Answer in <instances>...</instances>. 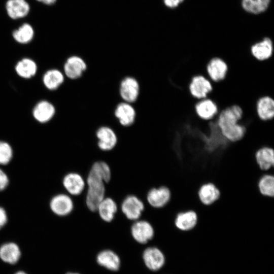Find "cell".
Segmentation results:
<instances>
[{
    "label": "cell",
    "instance_id": "obj_6",
    "mask_svg": "<svg viewBox=\"0 0 274 274\" xmlns=\"http://www.w3.org/2000/svg\"><path fill=\"white\" fill-rule=\"evenodd\" d=\"M96 145L102 152H110L117 146L119 138L116 131L110 126L101 125L95 131Z\"/></svg>",
    "mask_w": 274,
    "mask_h": 274
},
{
    "label": "cell",
    "instance_id": "obj_4",
    "mask_svg": "<svg viewBox=\"0 0 274 274\" xmlns=\"http://www.w3.org/2000/svg\"><path fill=\"white\" fill-rule=\"evenodd\" d=\"M130 233L132 239L140 244H146L155 236V229L150 222L140 218L132 222Z\"/></svg>",
    "mask_w": 274,
    "mask_h": 274
},
{
    "label": "cell",
    "instance_id": "obj_35",
    "mask_svg": "<svg viewBox=\"0 0 274 274\" xmlns=\"http://www.w3.org/2000/svg\"><path fill=\"white\" fill-rule=\"evenodd\" d=\"M37 1L42 3L46 5H51L55 3L56 0H37Z\"/></svg>",
    "mask_w": 274,
    "mask_h": 274
},
{
    "label": "cell",
    "instance_id": "obj_3",
    "mask_svg": "<svg viewBox=\"0 0 274 274\" xmlns=\"http://www.w3.org/2000/svg\"><path fill=\"white\" fill-rule=\"evenodd\" d=\"M119 211L129 221L140 219L145 208V202L133 194L125 196L119 205Z\"/></svg>",
    "mask_w": 274,
    "mask_h": 274
},
{
    "label": "cell",
    "instance_id": "obj_21",
    "mask_svg": "<svg viewBox=\"0 0 274 274\" xmlns=\"http://www.w3.org/2000/svg\"><path fill=\"white\" fill-rule=\"evenodd\" d=\"M220 191L212 183L202 185L198 191V196L200 202L206 206H210L216 202L220 196Z\"/></svg>",
    "mask_w": 274,
    "mask_h": 274
},
{
    "label": "cell",
    "instance_id": "obj_8",
    "mask_svg": "<svg viewBox=\"0 0 274 274\" xmlns=\"http://www.w3.org/2000/svg\"><path fill=\"white\" fill-rule=\"evenodd\" d=\"M140 85L134 77L127 76L120 81L119 94L122 101L130 104L136 102L140 94Z\"/></svg>",
    "mask_w": 274,
    "mask_h": 274
},
{
    "label": "cell",
    "instance_id": "obj_1",
    "mask_svg": "<svg viewBox=\"0 0 274 274\" xmlns=\"http://www.w3.org/2000/svg\"><path fill=\"white\" fill-rule=\"evenodd\" d=\"M111 177V168L105 161L97 160L92 164L85 178L84 192L85 203L90 211L96 212L98 204L106 196V184Z\"/></svg>",
    "mask_w": 274,
    "mask_h": 274
},
{
    "label": "cell",
    "instance_id": "obj_11",
    "mask_svg": "<svg viewBox=\"0 0 274 274\" xmlns=\"http://www.w3.org/2000/svg\"><path fill=\"white\" fill-rule=\"evenodd\" d=\"M114 115L119 124L126 127L132 126L136 118V112L132 104L123 101L116 105Z\"/></svg>",
    "mask_w": 274,
    "mask_h": 274
},
{
    "label": "cell",
    "instance_id": "obj_18",
    "mask_svg": "<svg viewBox=\"0 0 274 274\" xmlns=\"http://www.w3.org/2000/svg\"><path fill=\"white\" fill-rule=\"evenodd\" d=\"M198 217L196 213L189 210L178 213L174 220V225L179 230L184 231H189L196 225Z\"/></svg>",
    "mask_w": 274,
    "mask_h": 274
},
{
    "label": "cell",
    "instance_id": "obj_30",
    "mask_svg": "<svg viewBox=\"0 0 274 274\" xmlns=\"http://www.w3.org/2000/svg\"><path fill=\"white\" fill-rule=\"evenodd\" d=\"M270 0H242V6L247 12L259 14L267 8Z\"/></svg>",
    "mask_w": 274,
    "mask_h": 274
},
{
    "label": "cell",
    "instance_id": "obj_15",
    "mask_svg": "<svg viewBox=\"0 0 274 274\" xmlns=\"http://www.w3.org/2000/svg\"><path fill=\"white\" fill-rule=\"evenodd\" d=\"M55 113L54 106L47 100H42L38 102L32 111L33 118L42 124L49 122L54 117Z\"/></svg>",
    "mask_w": 274,
    "mask_h": 274
},
{
    "label": "cell",
    "instance_id": "obj_13",
    "mask_svg": "<svg viewBox=\"0 0 274 274\" xmlns=\"http://www.w3.org/2000/svg\"><path fill=\"white\" fill-rule=\"evenodd\" d=\"M119 210V205L112 197L106 196L99 203L96 212L101 220L112 222Z\"/></svg>",
    "mask_w": 274,
    "mask_h": 274
},
{
    "label": "cell",
    "instance_id": "obj_17",
    "mask_svg": "<svg viewBox=\"0 0 274 274\" xmlns=\"http://www.w3.org/2000/svg\"><path fill=\"white\" fill-rule=\"evenodd\" d=\"M194 110L197 116L204 120L213 118L219 112L216 104L209 98L197 101L194 105Z\"/></svg>",
    "mask_w": 274,
    "mask_h": 274
},
{
    "label": "cell",
    "instance_id": "obj_16",
    "mask_svg": "<svg viewBox=\"0 0 274 274\" xmlns=\"http://www.w3.org/2000/svg\"><path fill=\"white\" fill-rule=\"evenodd\" d=\"M143 259L146 266L152 270H157L164 263V256L158 248L149 247L143 252Z\"/></svg>",
    "mask_w": 274,
    "mask_h": 274
},
{
    "label": "cell",
    "instance_id": "obj_5",
    "mask_svg": "<svg viewBox=\"0 0 274 274\" xmlns=\"http://www.w3.org/2000/svg\"><path fill=\"white\" fill-rule=\"evenodd\" d=\"M172 198V192L166 185L151 188L147 191L145 203L150 207L159 209L168 204Z\"/></svg>",
    "mask_w": 274,
    "mask_h": 274
},
{
    "label": "cell",
    "instance_id": "obj_20",
    "mask_svg": "<svg viewBox=\"0 0 274 274\" xmlns=\"http://www.w3.org/2000/svg\"><path fill=\"white\" fill-rule=\"evenodd\" d=\"M65 76L62 72L57 68H51L44 73L42 81L48 90L54 91L58 89L64 83Z\"/></svg>",
    "mask_w": 274,
    "mask_h": 274
},
{
    "label": "cell",
    "instance_id": "obj_14",
    "mask_svg": "<svg viewBox=\"0 0 274 274\" xmlns=\"http://www.w3.org/2000/svg\"><path fill=\"white\" fill-rule=\"evenodd\" d=\"M206 68L208 79L212 81L211 82H218L225 78L228 65L222 59L214 57L207 64Z\"/></svg>",
    "mask_w": 274,
    "mask_h": 274
},
{
    "label": "cell",
    "instance_id": "obj_24",
    "mask_svg": "<svg viewBox=\"0 0 274 274\" xmlns=\"http://www.w3.org/2000/svg\"><path fill=\"white\" fill-rule=\"evenodd\" d=\"M255 157L258 166L262 170H269L273 166L274 152L270 147L264 146L258 149L255 154Z\"/></svg>",
    "mask_w": 274,
    "mask_h": 274
},
{
    "label": "cell",
    "instance_id": "obj_10",
    "mask_svg": "<svg viewBox=\"0 0 274 274\" xmlns=\"http://www.w3.org/2000/svg\"><path fill=\"white\" fill-rule=\"evenodd\" d=\"M88 65L81 57L73 55L68 57L63 66L65 77L72 80L80 79L87 71Z\"/></svg>",
    "mask_w": 274,
    "mask_h": 274
},
{
    "label": "cell",
    "instance_id": "obj_27",
    "mask_svg": "<svg viewBox=\"0 0 274 274\" xmlns=\"http://www.w3.org/2000/svg\"><path fill=\"white\" fill-rule=\"evenodd\" d=\"M97 261L100 265L111 270H117L120 266L118 256L111 250L100 251L97 256Z\"/></svg>",
    "mask_w": 274,
    "mask_h": 274
},
{
    "label": "cell",
    "instance_id": "obj_32",
    "mask_svg": "<svg viewBox=\"0 0 274 274\" xmlns=\"http://www.w3.org/2000/svg\"><path fill=\"white\" fill-rule=\"evenodd\" d=\"M9 183V180L7 175L0 168V191L5 190Z\"/></svg>",
    "mask_w": 274,
    "mask_h": 274
},
{
    "label": "cell",
    "instance_id": "obj_25",
    "mask_svg": "<svg viewBox=\"0 0 274 274\" xmlns=\"http://www.w3.org/2000/svg\"><path fill=\"white\" fill-rule=\"evenodd\" d=\"M251 53L257 60L264 61L272 54L273 46L271 41L268 38L253 45L251 48Z\"/></svg>",
    "mask_w": 274,
    "mask_h": 274
},
{
    "label": "cell",
    "instance_id": "obj_33",
    "mask_svg": "<svg viewBox=\"0 0 274 274\" xmlns=\"http://www.w3.org/2000/svg\"><path fill=\"white\" fill-rule=\"evenodd\" d=\"M7 221V212L3 207H0V229L6 224Z\"/></svg>",
    "mask_w": 274,
    "mask_h": 274
},
{
    "label": "cell",
    "instance_id": "obj_19",
    "mask_svg": "<svg viewBox=\"0 0 274 274\" xmlns=\"http://www.w3.org/2000/svg\"><path fill=\"white\" fill-rule=\"evenodd\" d=\"M256 110L258 118L262 121H268L274 116V100L269 96L259 97L256 104Z\"/></svg>",
    "mask_w": 274,
    "mask_h": 274
},
{
    "label": "cell",
    "instance_id": "obj_31",
    "mask_svg": "<svg viewBox=\"0 0 274 274\" xmlns=\"http://www.w3.org/2000/svg\"><path fill=\"white\" fill-rule=\"evenodd\" d=\"M13 155L11 146L6 141H0V164H8L12 159Z\"/></svg>",
    "mask_w": 274,
    "mask_h": 274
},
{
    "label": "cell",
    "instance_id": "obj_28",
    "mask_svg": "<svg viewBox=\"0 0 274 274\" xmlns=\"http://www.w3.org/2000/svg\"><path fill=\"white\" fill-rule=\"evenodd\" d=\"M12 36L17 42L21 44H26L32 40L34 37V30L29 24L26 23L15 30Z\"/></svg>",
    "mask_w": 274,
    "mask_h": 274
},
{
    "label": "cell",
    "instance_id": "obj_29",
    "mask_svg": "<svg viewBox=\"0 0 274 274\" xmlns=\"http://www.w3.org/2000/svg\"><path fill=\"white\" fill-rule=\"evenodd\" d=\"M258 187L260 193L266 197H272L274 195V177L271 175H265L258 181Z\"/></svg>",
    "mask_w": 274,
    "mask_h": 274
},
{
    "label": "cell",
    "instance_id": "obj_37",
    "mask_svg": "<svg viewBox=\"0 0 274 274\" xmlns=\"http://www.w3.org/2000/svg\"><path fill=\"white\" fill-rule=\"evenodd\" d=\"M66 274H79V273H73V272H68V273H67Z\"/></svg>",
    "mask_w": 274,
    "mask_h": 274
},
{
    "label": "cell",
    "instance_id": "obj_7",
    "mask_svg": "<svg viewBox=\"0 0 274 274\" xmlns=\"http://www.w3.org/2000/svg\"><path fill=\"white\" fill-rule=\"evenodd\" d=\"M62 185L66 193L72 197L82 195L85 191V178L79 173L70 171L62 179Z\"/></svg>",
    "mask_w": 274,
    "mask_h": 274
},
{
    "label": "cell",
    "instance_id": "obj_23",
    "mask_svg": "<svg viewBox=\"0 0 274 274\" xmlns=\"http://www.w3.org/2000/svg\"><path fill=\"white\" fill-rule=\"evenodd\" d=\"M15 71L19 77L29 79L33 77L37 74L38 66L33 59L25 57L17 62L15 66Z\"/></svg>",
    "mask_w": 274,
    "mask_h": 274
},
{
    "label": "cell",
    "instance_id": "obj_26",
    "mask_svg": "<svg viewBox=\"0 0 274 274\" xmlns=\"http://www.w3.org/2000/svg\"><path fill=\"white\" fill-rule=\"evenodd\" d=\"M20 256V249L15 243H7L0 247V258L6 263L14 264L18 261Z\"/></svg>",
    "mask_w": 274,
    "mask_h": 274
},
{
    "label": "cell",
    "instance_id": "obj_2",
    "mask_svg": "<svg viewBox=\"0 0 274 274\" xmlns=\"http://www.w3.org/2000/svg\"><path fill=\"white\" fill-rule=\"evenodd\" d=\"M243 115L242 108L238 105H232L222 110L216 123L222 136L231 142L241 140L246 133V127L238 121Z\"/></svg>",
    "mask_w": 274,
    "mask_h": 274
},
{
    "label": "cell",
    "instance_id": "obj_36",
    "mask_svg": "<svg viewBox=\"0 0 274 274\" xmlns=\"http://www.w3.org/2000/svg\"><path fill=\"white\" fill-rule=\"evenodd\" d=\"M15 274H27V273L23 271H19L16 272Z\"/></svg>",
    "mask_w": 274,
    "mask_h": 274
},
{
    "label": "cell",
    "instance_id": "obj_9",
    "mask_svg": "<svg viewBox=\"0 0 274 274\" xmlns=\"http://www.w3.org/2000/svg\"><path fill=\"white\" fill-rule=\"evenodd\" d=\"M50 208L51 211L57 216L67 217L74 210V198L66 193L56 194L50 200Z\"/></svg>",
    "mask_w": 274,
    "mask_h": 274
},
{
    "label": "cell",
    "instance_id": "obj_12",
    "mask_svg": "<svg viewBox=\"0 0 274 274\" xmlns=\"http://www.w3.org/2000/svg\"><path fill=\"white\" fill-rule=\"evenodd\" d=\"M188 88L191 96L199 99L206 98L207 94L213 89L211 82L200 75H195L192 77Z\"/></svg>",
    "mask_w": 274,
    "mask_h": 274
},
{
    "label": "cell",
    "instance_id": "obj_22",
    "mask_svg": "<svg viewBox=\"0 0 274 274\" xmlns=\"http://www.w3.org/2000/svg\"><path fill=\"white\" fill-rule=\"evenodd\" d=\"M6 7L8 16L13 19L26 16L30 10L29 5L25 0H8Z\"/></svg>",
    "mask_w": 274,
    "mask_h": 274
},
{
    "label": "cell",
    "instance_id": "obj_34",
    "mask_svg": "<svg viewBox=\"0 0 274 274\" xmlns=\"http://www.w3.org/2000/svg\"><path fill=\"white\" fill-rule=\"evenodd\" d=\"M183 0H164L165 5L169 8L177 7Z\"/></svg>",
    "mask_w": 274,
    "mask_h": 274
}]
</instances>
